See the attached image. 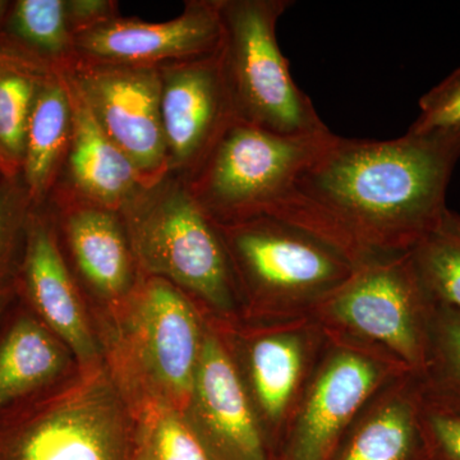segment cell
Instances as JSON below:
<instances>
[{
	"instance_id": "6da1fadb",
	"label": "cell",
	"mask_w": 460,
	"mask_h": 460,
	"mask_svg": "<svg viewBox=\"0 0 460 460\" xmlns=\"http://www.w3.org/2000/svg\"><path fill=\"white\" fill-rule=\"evenodd\" d=\"M459 159L460 129L386 141L334 135L269 217L345 255L416 246L447 211Z\"/></svg>"
},
{
	"instance_id": "7a4b0ae2",
	"label": "cell",
	"mask_w": 460,
	"mask_h": 460,
	"mask_svg": "<svg viewBox=\"0 0 460 460\" xmlns=\"http://www.w3.org/2000/svg\"><path fill=\"white\" fill-rule=\"evenodd\" d=\"M91 313L105 368L132 413L147 405L183 413L205 334L193 299L142 275L122 304Z\"/></svg>"
},
{
	"instance_id": "3957f363",
	"label": "cell",
	"mask_w": 460,
	"mask_h": 460,
	"mask_svg": "<svg viewBox=\"0 0 460 460\" xmlns=\"http://www.w3.org/2000/svg\"><path fill=\"white\" fill-rule=\"evenodd\" d=\"M119 213L142 275L215 310H232L237 278L222 232L183 177L168 172L147 181Z\"/></svg>"
},
{
	"instance_id": "277c9868",
	"label": "cell",
	"mask_w": 460,
	"mask_h": 460,
	"mask_svg": "<svg viewBox=\"0 0 460 460\" xmlns=\"http://www.w3.org/2000/svg\"><path fill=\"white\" fill-rule=\"evenodd\" d=\"M0 460H133V416L105 366L0 414Z\"/></svg>"
},
{
	"instance_id": "5b68a950",
	"label": "cell",
	"mask_w": 460,
	"mask_h": 460,
	"mask_svg": "<svg viewBox=\"0 0 460 460\" xmlns=\"http://www.w3.org/2000/svg\"><path fill=\"white\" fill-rule=\"evenodd\" d=\"M289 0H219L220 59L235 118L283 136L328 131L296 86L278 42V21Z\"/></svg>"
},
{
	"instance_id": "8992f818",
	"label": "cell",
	"mask_w": 460,
	"mask_h": 460,
	"mask_svg": "<svg viewBox=\"0 0 460 460\" xmlns=\"http://www.w3.org/2000/svg\"><path fill=\"white\" fill-rule=\"evenodd\" d=\"M332 136L278 135L235 119L184 180L217 226L266 217Z\"/></svg>"
},
{
	"instance_id": "52a82bcc",
	"label": "cell",
	"mask_w": 460,
	"mask_h": 460,
	"mask_svg": "<svg viewBox=\"0 0 460 460\" xmlns=\"http://www.w3.org/2000/svg\"><path fill=\"white\" fill-rule=\"evenodd\" d=\"M109 140L147 181L168 172L159 69L78 60L63 72Z\"/></svg>"
},
{
	"instance_id": "ba28073f",
	"label": "cell",
	"mask_w": 460,
	"mask_h": 460,
	"mask_svg": "<svg viewBox=\"0 0 460 460\" xmlns=\"http://www.w3.org/2000/svg\"><path fill=\"white\" fill-rule=\"evenodd\" d=\"M13 284L18 301L65 341L80 371L104 366L90 305L66 261L47 205L33 208Z\"/></svg>"
},
{
	"instance_id": "9c48e42d",
	"label": "cell",
	"mask_w": 460,
	"mask_h": 460,
	"mask_svg": "<svg viewBox=\"0 0 460 460\" xmlns=\"http://www.w3.org/2000/svg\"><path fill=\"white\" fill-rule=\"evenodd\" d=\"M58 242L91 311L126 301L142 274L122 214L72 199H48Z\"/></svg>"
},
{
	"instance_id": "30bf717a",
	"label": "cell",
	"mask_w": 460,
	"mask_h": 460,
	"mask_svg": "<svg viewBox=\"0 0 460 460\" xmlns=\"http://www.w3.org/2000/svg\"><path fill=\"white\" fill-rule=\"evenodd\" d=\"M223 23L219 0H189L166 22L118 16L75 36L78 60L162 68L219 51Z\"/></svg>"
},
{
	"instance_id": "8fae6325",
	"label": "cell",
	"mask_w": 460,
	"mask_h": 460,
	"mask_svg": "<svg viewBox=\"0 0 460 460\" xmlns=\"http://www.w3.org/2000/svg\"><path fill=\"white\" fill-rule=\"evenodd\" d=\"M159 80L168 172L187 178L237 119L220 49L211 56L162 66Z\"/></svg>"
},
{
	"instance_id": "7c38bea8",
	"label": "cell",
	"mask_w": 460,
	"mask_h": 460,
	"mask_svg": "<svg viewBox=\"0 0 460 460\" xmlns=\"http://www.w3.org/2000/svg\"><path fill=\"white\" fill-rule=\"evenodd\" d=\"M219 228L235 278L253 289H316L345 275V263L325 242L278 217L266 215Z\"/></svg>"
},
{
	"instance_id": "4fadbf2b",
	"label": "cell",
	"mask_w": 460,
	"mask_h": 460,
	"mask_svg": "<svg viewBox=\"0 0 460 460\" xmlns=\"http://www.w3.org/2000/svg\"><path fill=\"white\" fill-rule=\"evenodd\" d=\"M187 422L217 460H270L234 363L205 330Z\"/></svg>"
},
{
	"instance_id": "5bb4252c",
	"label": "cell",
	"mask_w": 460,
	"mask_h": 460,
	"mask_svg": "<svg viewBox=\"0 0 460 460\" xmlns=\"http://www.w3.org/2000/svg\"><path fill=\"white\" fill-rule=\"evenodd\" d=\"M80 372L74 353L17 296L0 319V414Z\"/></svg>"
},
{
	"instance_id": "9a60e30c",
	"label": "cell",
	"mask_w": 460,
	"mask_h": 460,
	"mask_svg": "<svg viewBox=\"0 0 460 460\" xmlns=\"http://www.w3.org/2000/svg\"><path fill=\"white\" fill-rule=\"evenodd\" d=\"M68 84L74 102V132L49 199H72L120 211L147 181L109 140L69 81Z\"/></svg>"
},
{
	"instance_id": "2e32d148",
	"label": "cell",
	"mask_w": 460,
	"mask_h": 460,
	"mask_svg": "<svg viewBox=\"0 0 460 460\" xmlns=\"http://www.w3.org/2000/svg\"><path fill=\"white\" fill-rule=\"evenodd\" d=\"M419 279L414 265L366 266L341 290L334 311L348 325L416 361L419 341L411 313Z\"/></svg>"
},
{
	"instance_id": "e0dca14e",
	"label": "cell",
	"mask_w": 460,
	"mask_h": 460,
	"mask_svg": "<svg viewBox=\"0 0 460 460\" xmlns=\"http://www.w3.org/2000/svg\"><path fill=\"white\" fill-rule=\"evenodd\" d=\"M376 368L361 357L343 354L323 372L308 401L283 460H332L341 429L370 394Z\"/></svg>"
},
{
	"instance_id": "ac0fdd59",
	"label": "cell",
	"mask_w": 460,
	"mask_h": 460,
	"mask_svg": "<svg viewBox=\"0 0 460 460\" xmlns=\"http://www.w3.org/2000/svg\"><path fill=\"white\" fill-rule=\"evenodd\" d=\"M74 132V102L63 74L51 72L33 102L25 138L22 175L33 205L47 204L62 172Z\"/></svg>"
},
{
	"instance_id": "d6986e66",
	"label": "cell",
	"mask_w": 460,
	"mask_h": 460,
	"mask_svg": "<svg viewBox=\"0 0 460 460\" xmlns=\"http://www.w3.org/2000/svg\"><path fill=\"white\" fill-rule=\"evenodd\" d=\"M0 44L47 72L68 71L77 62L65 0H14L0 23Z\"/></svg>"
},
{
	"instance_id": "ffe728a7",
	"label": "cell",
	"mask_w": 460,
	"mask_h": 460,
	"mask_svg": "<svg viewBox=\"0 0 460 460\" xmlns=\"http://www.w3.org/2000/svg\"><path fill=\"white\" fill-rule=\"evenodd\" d=\"M44 71L0 44V174L22 169L27 123Z\"/></svg>"
},
{
	"instance_id": "44dd1931",
	"label": "cell",
	"mask_w": 460,
	"mask_h": 460,
	"mask_svg": "<svg viewBox=\"0 0 460 460\" xmlns=\"http://www.w3.org/2000/svg\"><path fill=\"white\" fill-rule=\"evenodd\" d=\"M132 416L133 460H217L181 411L147 405Z\"/></svg>"
},
{
	"instance_id": "7402d4cb",
	"label": "cell",
	"mask_w": 460,
	"mask_h": 460,
	"mask_svg": "<svg viewBox=\"0 0 460 460\" xmlns=\"http://www.w3.org/2000/svg\"><path fill=\"white\" fill-rule=\"evenodd\" d=\"M250 368L257 401L271 420H278L298 378V345L281 337L260 339L251 348Z\"/></svg>"
},
{
	"instance_id": "603a6c76",
	"label": "cell",
	"mask_w": 460,
	"mask_h": 460,
	"mask_svg": "<svg viewBox=\"0 0 460 460\" xmlns=\"http://www.w3.org/2000/svg\"><path fill=\"white\" fill-rule=\"evenodd\" d=\"M414 252V269L432 290L460 310V217L445 211Z\"/></svg>"
},
{
	"instance_id": "cb8c5ba5",
	"label": "cell",
	"mask_w": 460,
	"mask_h": 460,
	"mask_svg": "<svg viewBox=\"0 0 460 460\" xmlns=\"http://www.w3.org/2000/svg\"><path fill=\"white\" fill-rule=\"evenodd\" d=\"M417 449L410 408L393 404L366 423L337 460H417Z\"/></svg>"
},
{
	"instance_id": "d4e9b609",
	"label": "cell",
	"mask_w": 460,
	"mask_h": 460,
	"mask_svg": "<svg viewBox=\"0 0 460 460\" xmlns=\"http://www.w3.org/2000/svg\"><path fill=\"white\" fill-rule=\"evenodd\" d=\"M35 208L21 172L0 174V286L16 277Z\"/></svg>"
},
{
	"instance_id": "484cf974",
	"label": "cell",
	"mask_w": 460,
	"mask_h": 460,
	"mask_svg": "<svg viewBox=\"0 0 460 460\" xmlns=\"http://www.w3.org/2000/svg\"><path fill=\"white\" fill-rule=\"evenodd\" d=\"M460 129V68L420 99V114L407 132L428 135Z\"/></svg>"
},
{
	"instance_id": "4316f807",
	"label": "cell",
	"mask_w": 460,
	"mask_h": 460,
	"mask_svg": "<svg viewBox=\"0 0 460 460\" xmlns=\"http://www.w3.org/2000/svg\"><path fill=\"white\" fill-rule=\"evenodd\" d=\"M65 13L75 38L77 33L119 16V3L115 0H65Z\"/></svg>"
},
{
	"instance_id": "83f0119b",
	"label": "cell",
	"mask_w": 460,
	"mask_h": 460,
	"mask_svg": "<svg viewBox=\"0 0 460 460\" xmlns=\"http://www.w3.org/2000/svg\"><path fill=\"white\" fill-rule=\"evenodd\" d=\"M429 426L436 460H460V416L434 414Z\"/></svg>"
},
{
	"instance_id": "f1b7e54d",
	"label": "cell",
	"mask_w": 460,
	"mask_h": 460,
	"mask_svg": "<svg viewBox=\"0 0 460 460\" xmlns=\"http://www.w3.org/2000/svg\"><path fill=\"white\" fill-rule=\"evenodd\" d=\"M447 344L450 358L460 372V321H454L447 326Z\"/></svg>"
},
{
	"instance_id": "f546056e",
	"label": "cell",
	"mask_w": 460,
	"mask_h": 460,
	"mask_svg": "<svg viewBox=\"0 0 460 460\" xmlns=\"http://www.w3.org/2000/svg\"><path fill=\"white\" fill-rule=\"evenodd\" d=\"M14 298H16V289H14L13 281L0 286V319H2L3 314L7 311L12 302L14 301Z\"/></svg>"
},
{
	"instance_id": "4dcf8cb0",
	"label": "cell",
	"mask_w": 460,
	"mask_h": 460,
	"mask_svg": "<svg viewBox=\"0 0 460 460\" xmlns=\"http://www.w3.org/2000/svg\"><path fill=\"white\" fill-rule=\"evenodd\" d=\"M9 2L5 0H0V23H2L3 18H4L5 12H7Z\"/></svg>"
}]
</instances>
